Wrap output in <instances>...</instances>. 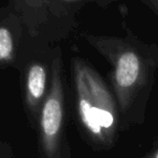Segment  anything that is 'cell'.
Instances as JSON below:
<instances>
[{
  "instance_id": "obj_1",
  "label": "cell",
  "mask_w": 158,
  "mask_h": 158,
  "mask_svg": "<svg viewBox=\"0 0 158 158\" xmlns=\"http://www.w3.org/2000/svg\"><path fill=\"white\" fill-rule=\"evenodd\" d=\"M82 37L110 64L122 124L142 122L144 114L140 107L145 105L158 68L157 46L145 43L132 34L113 37L84 33Z\"/></svg>"
},
{
  "instance_id": "obj_2",
  "label": "cell",
  "mask_w": 158,
  "mask_h": 158,
  "mask_svg": "<svg viewBox=\"0 0 158 158\" xmlns=\"http://www.w3.org/2000/svg\"><path fill=\"white\" fill-rule=\"evenodd\" d=\"M71 72L80 131L93 147L111 148L121 124L114 94L87 60L73 56Z\"/></svg>"
},
{
  "instance_id": "obj_3",
  "label": "cell",
  "mask_w": 158,
  "mask_h": 158,
  "mask_svg": "<svg viewBox=\"0 0 158 158\" xmlns=\"http://www.w3.org/2000/svg\"><path fill=\"white\" fill-rule=\"evenodd\" d=\"M84 0H12L8 4L17 13L26 39L44 46H57L77 27V15L87 4Z\"/></svg>"
},
{
  "instance_id": "obj_4",
  "label": "cell",
  "mask_w": 158,
  "mask_h": 158,
  "mask_svg": "<svg viewBox=\"0 0 158 158\" xmlns=\"http://www.w3.org/2000/svg\"><path fill=\"white\" fill-rule=\"evenodd\" d=\"M37 158H71L67 134V93L63 51L57 44L50 91L38 119Z\"/></svg>"
},
{
  "instance_id": "obj_5",
  "label": "cell",
  "mask_w": 158,
  "mask_h": 158,
  "mask_svg": "<svg viewBox=\"0 0 158 158\" xmlns=\"http://www.w3.org/2000/svg\"><path fill=\"white\" fill-rule=\"evenodd\" d=\"M55 47L26 39L16 68L26 118L35 132L40 112L48 97L53 74Z\"/></svg>"
},
{
  "instance_id": "obj_6",
  "label": "cell",
  "mask_w": 158,
  "mask_h": 158,
  "mask_svg": "<svg viewBox=\"0 0 158 158\" xmlns=\"http://www.w3.org/2000/svg\"><path fill=\"white\" fill-rule=\"evenodd\" d=\"M26 40V32L17 13L9 6L0 8V68H16Z\"/></svg>"
},
{
  "instance_id": "obj_7",
  "label": "cell",
  "mask_w": 158,
  "mask_h": 158,
  "mask_svg": "<svg viewBox=\"0 0 158 158\" xmlns=\"http://www.w3.org/2000/svg\"><path fill=\"white\" fill-rule=\"evenodd\" d=\"M0 158H14V151L8 141L2 138L0 130Z\"/></svg>"
},
{
  "instance_id": "obj_8",
  "label": "cell",
  "mask_w": 158,
  "mask_h": 158,
  "mask_svg": "<svg viewBox=\"0 0 158 158\" xmlns=\"http://www.w3.org/2000/svg\"><path fill=\"white\" fill-rule=\"evenodd\" d=\"M142 3L158 14V0H142Z\"/></svg>"
},
{
  "instance_id": "obj_9",
  "label": "cell",
  "mask_w": 158,
  "mask_h": 158,
  "mask_svg": "<svg viewBox=\"0 0 158 158\" xmlns=\"http://www.w3.org/2000/svg\"><path fill=\"white\" fill-rule=\"evenodd\" d=\"M142 158H158V146L153 147L148 154H145Z\"/></svg>"
}]
</instances>
